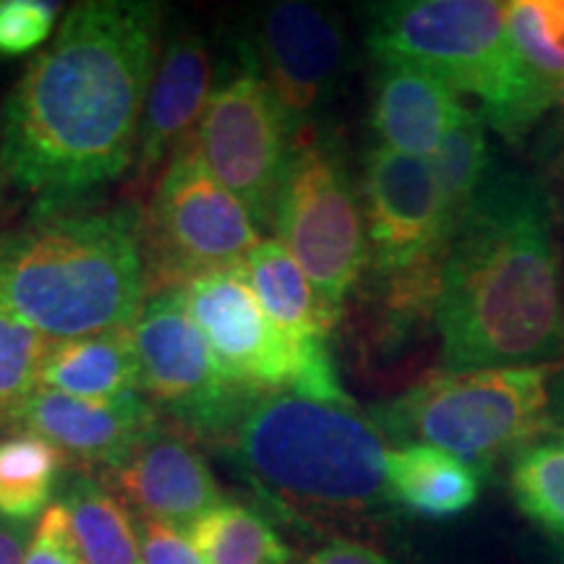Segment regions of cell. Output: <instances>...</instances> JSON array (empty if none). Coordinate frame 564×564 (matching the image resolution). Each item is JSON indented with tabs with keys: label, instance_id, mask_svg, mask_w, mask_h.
<instances>
[{
	"label": "cell",
	"instance_id": "cell-1",
	"mask_svg": "<svg viewBox=\"0 0 564 564\" xmlns=\"http://www.w3.org/2000/svg\"><path fill=\"white\" fill-rule=\"evenodd\" d=\"M162 6L84 0L0 108V171L63 207L133 165L160 58Z\"/></svg>",
	"mask_w": 564,
	"mask_h": 564
},
{
	"label": "cell",
	"instance_id": "cell-2",
	"mask_svg": "<svg viewBox=\"0 0 564 564\" xmlns=\"http://www.w3.org/2000/svg\"><path fill=\"white\" fill-rule=\"evenodd\" d=\"M533 175L491 167L442 264L436 329L447 371L564 361L562 259Z\"/></svg>",
	"mask_w": 564,
	"mask_h": 564
},
{
	"label": "cell",
	"instance_id": "cell-3",
	"mask_svg": "<svg viewBox=\"0 0 564 564\" xmlns=\"http://www.w3.org/2000/svg\"><path fill=\"white\" fill-rule=\"evenodd\" d=\"M66 207L0 230V301L51 340L133 327L150 288L141 215Z\"/></svg>",
	"mask_w": 564,
	"mask_h": 564
},
{
	"label": "cell",
	"instance_id": "cell-4",
	"mask_svg": "<svg viewBox=\"0 0 564 564\" xmlns=\"http://www.w3.org/2000/svg\"><path fill=\"white\" fill-rule=\"evenodd\" d=\"M217 444L267 502L301 518H348L390 502L384 434L356 405L264 392Z\"/></svg>",
	"mask_w": 564,
	"mask_h": 564
},
{
	"label": "cell",
	"instance_id": "cell-5",
	"mask_svg": "<svg viewBox=\"0 0 564 564\" xmlns=\"http://www.w3.org/2000/svg\"><path fill=\"white\" fill-rule=\"evenodd\" d=\"M366 45L382 66H411L481 100V118L507 141L552 110L554 84L533 74L507 32L499 0H398L369 6Z\"/></svg>",
	"mask_w": 564,
	"mask_h": 564
},
{
	"label": "cell",
	"instance_id": "cell-6",
	"mask_svg": "<svg viewBox=\"0 0 564 564\" xmlns=\"http://www.w3.org/2000/svg\"><path fill=\"white\" fill-rule=\"evenodd\" d=\"M560 364L434 371L371 413L384 436L460 457L478 474L552 432V382Z\"/></svg>",
	"mask_w": 564,
	"mask_h": 564
},
{
	"label": "cell",
	"instance_id": "cell-7",
	"mask_svg": "<svg viewBox=\"0 0 564 564\" xmlns=\"http://www.w3.org/2000/svg\"><path fill=\"white\" fill-rule=\"evenodd\" d=\"M272 230L340 324L345 301L369 267V236L345 162L322 131L293 141Z\"/></svg>",
	"mask_w": 564,
	"mask_h": 564
},
{
	"label": "cell",
	"instance_id": "cell-8",
	"mask_svg": "<svg viewBox=\"0 0 564 564\" xmlns=\"http://www.w3.org/2000/svg\"><path fill=\"white\" fill-rule=\"evenodd\" d=\"M188 312L230 379L251 392H301L352 405L327 340H303L278 327L243 278L241 264L204 272L181 288Z\"/></svg>",
	"mask_w": 564,
	"mask_h": 564
},
{
	"label": "cell",
	"instance_id": "cell-9",
	"mask_svg": "<svg viewBox=\"0 0 564 564\" xmlns=\"http://www.w3.org/2000/svg\"><path fill=\"white\" fill-rule=\"evenodd\" d=\"M139 228L147 282H160V291L241 264L262 243L257 223L209 173L194 137L167 160Z\"/></svg>",
	"mask_w": 564,
	"mask_h": 564
},
{
	"label": "cell",
	"instance_id": "cell-10",
	"mask_svg": "<svg viewBox=\"0 0 564 564\" xmlns=\"http://www.w3.org/2000/svg\"><path fill=\"white\" fill-rule=\"evenodd\" d=\"M141 394L192 440L220 442L259 398L228 377L181 288L154 291L133 322Z\"/></svg>",
	"mask_w": 564,
	"mask_h": 564
},
{
	"label": "cell",
	"instance_id": "cell-11",
	"mask_svg": "<svg viewBox=\"0 0 564 564\" xmlns=\"http://www.w3.org/2000/svg\"><path fill=\"white\" fill-rule=\"evenodd\" d=\"M238 58V68L212 89L194 141L209 173L243 204L257 228H272L293 152L291 126L243 45Z\"/></svg>",
	"mask_w": 564,
	"mask_h": 564
},
{
	"label": "cell",
	"instance_id": "cell-12",
	"mask_svg": "<svg viewBox=\"0 0 564 564\" xmlns=\"http://www.w3.org/2000/svg\"><path fill=\"white\" fill-rule=\"evenodd\" d=\"M241 45L285 112L293 141L319 131L348 63L340 19L322 6L282 0L257 13Z\"/></svg>",
	"mask_w": 564,
	"mask_h": 564
},
{
	"label": "cell",
	"instance_id": "cell-13",
	"mask_svg": "<svg viewBox=\"0 0 564 564\" xmlns=\"http://www.w3.org/2000/svg\"><path fill=\"white\" fill-rule=\"evenodd\" d=\"M361 202L373 274L405 270L447 251L440 186L429 160L373 147L366 154Z\"/></svg>",
	"mask_w": 564,
	"mask_h": 564
},
{
	"label": "cell",
	"instance_id": "cell-14",
	"mask_svg": "<svg viewBox=\"0 0 564 564\" xmlns=\"http://www.w3.org/2000/svg\"><path fill=\"white\" fill-rule=\"evenodd\" d=\"M11 423L55 444L66 457L110 470L160 426V419L141 392L87 400L37 387Z\"/></svg>",
	"mask_w": 564,
	"mask_h": 564
},
{
	"label": "cell",
	"instance_id": "cell-15",
	"mask_svg": "<svg viewBox=\"0 0 564 564\" xmlns=\"http://www.w3.org/2000/svg\"><path fill=\"white\" fill-rule=\"evenodd\" d=\"M105 478L123 505L141 518L188 531L204 512L223 502L220 484L194 447L192 436L160 423L137 449L105 470Z\"/></svg>",
	"mask_w": 564,
	"mask_h": 564
},
{
	"label": "cell",
	"instance_id": "cell-16",
	"mask_svg": "<svg viewBox=\"0 0 564 564\" xmlns=\"http://www.w3.org/2000/svg\"><path fill=\"white\" fill-rule=\"evenodd\" d=\"M212 53L207 40L194 30H173L162 42L150 95L133 154V183L144 188L152 175L165 165L167 154L194 137L212 89Z\"/></svg>",
	"mask_w": 564,
	"mask_h": 564
},
{
	"label": "cell",
	"instance_id": "cell-17",
	"mask_svg": "<svg viewBox=\"0 0 564 564\" xmlns=\"http://www.w3.org/2000/svg\"><path fill=\"white\" fill-rule=\"evenodd\" d=\"M468 108L447 84L411 66H382L371 105L379 147L432 160Z\"/></svg>",
	"mask_w": 564,
	"mask_h": 564
},
{
	"label": "cell",
	"instance_id": "cell-18",
	"mask_svg": "<svg viewBox=\"0 0 564 564\" xmlns=\"http://www.w3.org/2000/svg\"><path fill=\"white\" fill-rule=\"evenodd\" d=\"M37 387L70 398L108 400L141 387L133 327L53 340L40 366Z\"/></svg>",
	"mask_w": 564,
	"mask_h": 564
},
{
	"label": "cell",
	"instance_id": "cell-19",
	"mask_svg": "<svg viewBox=\"0 0 564 564\" xmlns=\"http://www.w3.org/2000/svg\"><path fill=\"white\" fill-rule=\"evenodd\" d=\"M387 499L429 520L468 512L481 494V476L460 457L421 442L387 449Z\"/></svg>",
	"mask_w": 564,
	"mask_h": 564
},
{
	"label": "cell",
	"instance_id": "cell-20",
	"mask_svg": "<svg viewBox=\"0 0 564 564\" xmlns=\"http://www.w3.org/2000/svg\"><path fill=\"white\" fill-rule=\"evenodd\" d=\"M243 278L257 295L267 316L303 340H327L337 327L333 314L324 308L306 272L278 241H262L246 253Z\"/></svg>",
	"mask_w": 564,
	"mask_h": 564
},
{
	"label": "cell",
	"instance_id": "cell-21",
	"mask_svg": "<svg viewBox=\"0 0 564 564\" xmlns=\"http://www.w3.org/2000/svg\"><path fill=\"white\" fill-rule=\"evenodd\" d=\"M66 505L84 564H141L137 523L118 497L89 476H76Z\"/></svg>",
	"mask_w": 564,
	"mask_h": 564
},
{
	"label": "cell",
	"instance_id": "cell-22",
	"mask_svg": "<svg viewBox=\"0 0 564 564\" xmlns=\"http://www.w3.org/2000/svg\"><path fill=\"white\" fill-rule=\"evenodd\" d=\"M66 455L32 432L0 440V520L30 523L51 507Z\"/></svg>",
	"mask_w": 564,
	"mask_h": 564
},
{
	"label": "cell",
	"instance_id": "cell-23",
	"mask_svg": "<svg viewBox=\"0 0 564 564\" xmlns=\"http://www.w3.org/2000/svg\"><path fill=\"white\" fill-rule=\"evenodd\" d=\"M207 564H291L293 552L270 520L241 502H223L188 528Z\"/></svg>",
	"mask_w": 564,
	"mask_h": 564
},
{
	"label": "cell",
	"instance_id": "cell-24",
	"mask_svg": "<svg viewBox=\"0 0 564 564\" xmlns=\"http://www.w3.org/2000/svg\"><path fill=\"white\" fill-rule=\"evenodd\" d=\"M429 162H432L436 186H440L444 232H447L449 243L455 228L470 209L494 167L481 112H465L460 123L447 133V139L442 141V147Z\"/></svg>",
	"mask_w": 564,
	"mask_h": 564
},
{
	"label": "cell",
	"instance_id": "cell-25",
	"mask_svg": "<svg viewBox=\"0 0 564 564\" xmlns=\"http://www.w3.org/2000/svg\"><path fill=\"white\" fill-rule=\"evenodd\" d=\"M510 491L518 510L564 544V444L533 442L514 455Z\"/></svg>",
	"mask_w": 564,
	"mask_h": 564
},
{
	"label": "cell",
	"instance_id": "cell-26",
	"mask_svg": "<svg viewBox=\"0 0 564 564\" xmlns=\"http://www.w3.org/2000/svg\"><path fill=\"white\" fill-rule=\"evenodd\" d=\"M507 32L520 58L539 79H564V0H512Z\"/></svg>",
	"mask_w": 564,
	"mask_h": 564
},
{
	"label": "cell",
	"instance_id": "cell-27",
	"mask_svg": "<svg viewBox=\"0 0 564 564\" xmlns=\"http://www.w3.org/2000/svg\"><path fill=\"white\" fill-rule=\"evenodd\" d=\"M53 340L0 301V423H11L30 394L37 390L40 366Z\"/></svg>",
	"mask_w": 564,
	"mask_h": 564
},
{
	"label": "cell",
	"instance_id": "cell-28",
	"mask_svg": "<svg viewBox=\"0 0 564 564\" xmlns=\"http://www.w3.org/2000/svg\"><path fill=\"white\" fill-rule=\"evenodd\" d=\"M58 3L47 0H0V58H19L51 37Z\"/></svg>",
	"mask_w": 564,
	"mask_h": 564
},
{
	"label": "cell",
	"instance_id": "cell-29",
	"mask_svg": "<svg viewBox=\"0 0 564 564\" xmlns=\"http://www.w3.org/2000/svg\"><path fill=\"white\" fill-rule=\"evenodd\" d=\"M21 564H84L66 505L55 502L40 514Z\"/></svg>",
	"mask_w": 564,
	"mask_h": 564
},
{
	"label": "cell",
	"instance_id": "cell-30",
	"mask_svg": "<svg viewBox=\"0 0 564 564\" xmlns=\"http://www.w3.org/2000/svg\"><path fill=\"white\" fill-rule=\"evenodd\" d=\"M141 564H207L181 528L141 518L137 523Z\"/></svg>",
	"mask_w": 564,
	"mask_h": 564
},
{
	"label": "cell",
	"instance_id": "cell-31",
	"mask_svg": "<svg viewBox=\"0 0 564 564\" xmlns=\"http://www.w3.org/2000/svg\"><path fill=\"white\" fill-rule=\"evenodd\" d=\"M301 564H400L364 541L333 539L303 556Z\"/></svg>",
	"mask_w": 564,
	"mask_h": 564
},
{
	"label": "cell",
	"instance_id": "cell-32",
	"mask_svg": "<svg viewBox=\"0 0 564 564\" xmlns=\"http://www.w3.org/2000/svg\"><path fill=\"white\" fill-rule=\"evenodd\" d=\"M549 112H552V123H549V131L544 133L541 160H544L554 173H564V79L556 84L554 102Z\"/></svg>",
	"mask_w": 564,
	"mask_h": 564
},
{
	"label": "cell",
	"instance_id": "cell-33",
	"mask_svg": "<svg viewBox=\"0 0 564 564\" xmlns=\"http://www.w3.org/2000/svg\"><path fill=\"white\" fill-rule=\"evenodd\" d=\"M34 528L30 523H11L0 520V564H21L24 562L26 546L32 541Z\"/></svg>",
	"mask_w": 564,
	"mask_h": 564
},
{
	"label": "cell",
	"instance_id": "cell-34",
	"mask_svg": "<svg viewBox=\"0 0 564 564\" xmlns=\"http://www.w3.org/2000/svg\"><path fill=\"white\" fill-rule=\"evenodd\" d=\"M549 415H552V432L554 429H564V361H560V369H556L552 382V408H549Z\"/></svg>",
	"mask_w": 564,
	"mask_h": 564
},
{
	"label": "cell",
	"instance_id": "cell-35",
	"mask_svg": "<svg viewBox=\"0 0 564 564\" xmlns=\"http://www.w3.org/2000/svg\"><path fill=\"white\" fill-rule=\"evenodd\" d=\"M6 183H9V178H6V173L0 171V209H3L6 204Z\"/></svg>",
	"mask_w": 564,
	"mask_h": 564
},
{
	"label": "cell",
	"instance_id": "cell-36",
	"mask_svg": "<svg viewBox=\"0 0 564 564\" xmlns=\"http://www.w3.org/2000/svg\"><path fill=\"white\" fill-rule=\"evenodd\" d=\"M554 562L556 564H564V544L556 546V554H554Z\"/></svg>",
	"mask_w": 564,
	"mask_h": 564
},
{
	"label": "cell",
	"instance_id": "cell-37",
	"mask_svg": "<svg viewBox=\"0 0 564 564\" xmlns=\"http://www.w3.org/2000/svg\"><path fill=\"white\" fill-rule=\"evenodd\" d=\"M552 434L556 436V442H562V444H564V429H554Z\"/></svg>",
	"mask_w": 564,
	"mask_h": 564
}]
</instances>
